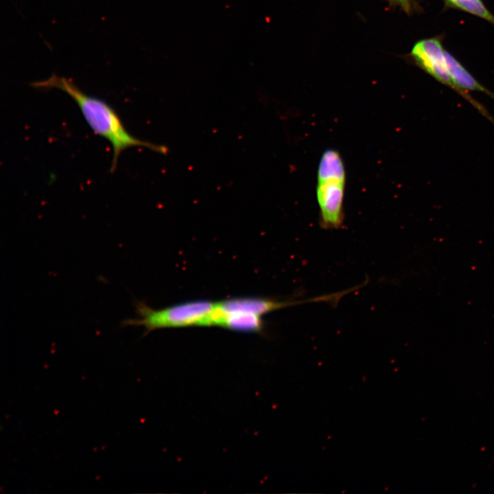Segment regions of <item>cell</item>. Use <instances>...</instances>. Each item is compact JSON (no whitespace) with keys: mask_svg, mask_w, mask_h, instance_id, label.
<instances>
[{"mask_svg":"<svg viewBox=\"0 0 494 494\" xmlns=\"http://www.w3.org/2000/svg\"><path fill=\"white\" fill-rule=\"evenodd\" d=\"M31 85L36 89H60L76 102L93 132L112 145L113 156L110 172L115 171L121 152L129 148L144 147L161 154L167 152L168 150L165 146L141 140L130 134L110 105L100 98L86 94L71 80L54 73L49 78L34 82Z\"/></svg>","mask_w":494,"mask_h":494,"instance_id":"6da1fadb","label":"cell"},{"mask_svg":"<svg viewBox=\"0 0 494 494\" xmlns=\"http://www.w3.org/2000/svg\"><path fill=\"white\" fill-rule=\"evenodd\" d=\"M316 178L320 224L325 229L339 228L344 222L346 172L343 158L337 150L329 148L322 154Z\"/></svg>","mask_w":494,"mask_h":494,"instance_id":"7a4b0ae2","label":"cell"},{"mask_svg":"<svg viewBox=\"0 0 494 494\" xmlns=\"http://www.w3.org/2000/svg\"><path fill=\"white\" fill-rule=\"evenodd\" d=\"M216 303L194 301L180 303L161 309H154L141 301L135 303L137 318L122 321V327L143 326L148 333L164 328L207 326L209 315Z\"/></svg>","mask_w":494,"mask_h":494,"instance_id":"3957f363","label":"cell"},{"mask_svg":"<svg viewBox=\"0 0 494 494\" xmlns=\"http://www.w3.org/2000/svg\"><path fill=\"white\" fill-rule=\"evenodd\" d=\"M410 55L423 70L457 91L447 68L445 50L438 39L427 38L418 41L413 46Z\"/></svg>","mask_w":494,"mask_h":494,"instance_id":"277c9868","label":"cell"},{"mask_svg":"<svg viewBox=\"0 0 494 494\" xmlns=\"http://www.w3.org/2000/svg\"><path fill=\"white\" fill-rule=\"evenodd\" d=\"M317 298L300 301H278L265 298L242 297L234 298L218 302V307L225 313L245 312L262 316L285 307L303 303L307 301H316Z\"/></svg>","mask_w":494,"mask_h":494,"instance_id":"5b68a950","label":"cell"},{"mask_svg":"<svg viewBox=\"0 0 494 494\" xmlns=\"http://www.w3.org/2000/svg\"><path fill=\"white\" fill-rule=\"evenodd\" d=\"M209 326H219L230 330L244 332H259L263 328L261 316L245 312L225 313L217 303L209 318Z\"/></svg>","mask_w":494,"mask_h":494,"instance_id":"8992f818","label":"cell"},{"mask_svg":"<svg viewBox=\"0 0 494 494\" xmlns=\"http://www.w3.org/2000/svg\"><path fill=\"white\" fill-rule=\"evenodd\" d=\"M450 5L481 17L494 24V16L481 0H445Z\"/></svg>","mask_w":494,"mask_h":494,"instance_id":"52a82bcc","label":"cell"},{"mask_svg":"<svg viewBox=\"0 0 494 494\" xmlns=\"http://www.w3.org/2000/svg\"><path fill=\"white\" fill-rule=\"evenodd\" d=\"M390 5L399 7L401 10L408 13L412 10L411 0H387Z\"/></svg>","mask_w":494,"mask_h":494,"instance_id":"ba28073f","label":"cell"}]
</instances>
